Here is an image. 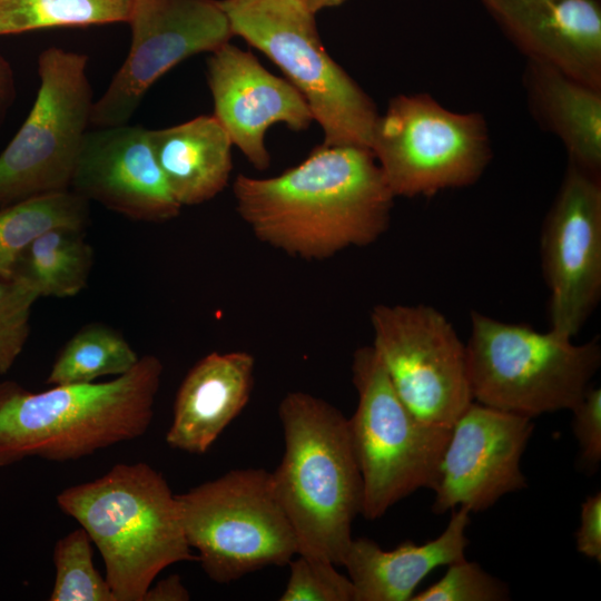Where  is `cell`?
<instances>
[{"instance_id":"1","label":"cell","mask_w":601,"mask_h":601,"mask_svg":"<svg viewBox=\"0 0 601 601\" xmlns=\"http://www.w3.org/2000/svg\"><path fill=\"white\" fill-rule=\"evenodd\" d=\"M233 193L259 242L304 260L375 243L395 198L371 149L324 144L277 176L238 175Z\"/></svg>"},{"instance_id":"2","label":"cell","mask_w":601,"mask_h":601,"mask_svg":"<svg viewBox=\"0 0 601 601\" xmlns=\"http://www.w3.org/2000/svg\"><path fill=\"white\" fill-rule=\"evenodd\" d=\"M164 366L139 357L102 383L56 385L39 393L0 383V467L27 457L63 462L144 435L152 421Z\"/></svg>"},{"instance_id":"3","label":"cell","mask_w":601,"mask_h":601,"mask_svg":"<svg viewBox=\"0 0 601 601\" xmlns=\"http://www.w3.org/2000/svg\"><path fill=\"white\" fill-rule=\"evenodd\" d=\"M278 416L285 450L270 473L295 532L297 554L342 565L363 499L348 418L327 401L303 391L282 398Z\"/></svg>"},{"instance_id":"4","label":"cell","mask_w":601,"mask_h":601,"mask_svg":"<svg viewBox=\"0 0 601 601\" xmlns=\"http://www.w3.org/2000/svg\"><path fill=\"white\" fill-rule=\"evenodd\" d=\"M57 503L96 544L117 601H144L164 569L197 561L176 494L147 463L116 464L99 479L65 489Z\"/></svg>"},{"instance_id":"5","label":"cell","mask_w":601,"mask_h":601,"mask_svg":"<svg viewBox=\"0 0 601 601\" xmlns=\"http://www.w3.org/2000/svg\"><path fill=\"white\" fill-rule=\"evenodd\" d=\"M466 346L473 401L533 418L572 410L601 364L597 338L577 344L549 328L471 312Z\"/></svg>"},{"instance_id":"6","label":"cell","mask_w":601,"mask_h":601,"mask_svg":"<svg viewBox=\"0 0 601 601\" xmlns=\"http://www.w3.org/2000/svg\"><path fill=\"white\" fill-rule=\"evenodd\" d=\"M234 36L266 55L305 98L324 145L370 149L373 100L325 50L315 14L298 0H218Z\"/></svg>"},{"instance_id":"7","label":"cell","mask_w":601,"mask_h":601,"mask_svg":"<svg viewBox=\"0 0 601 601\" xmlns=\"http://www.w3.org/2000/svg\"><path fill=\"white\" fill-rule=\"evenodd\" d=\"M187 542L208 578L239 580L298 553L292 524L265 469H237L177 494Z\"/></svg>"},{"instance_id":"8","label":"cell","mask_w":601,"mask_h":601,"mask_svg":"<svg viewBox=\"0 0 601 601\" xmlns=\"http://www.w3.org/2000/svg\"><path fill=\"white\" fill-rule=\"evenodd\" d=\"M357 407L348 431L359 469L361 514L382 518L420 489L432 490L451 428L418 420L401 401L372 345L352 361Z\"/></svg>"},{"instance_id":"9","label":"cell","mask_w":601,"mask_h":601,"mask_svg":"<svg viewBox=\"0 0 601 601\" xmlns=\"http://www.w3.org/2000/svg\"><path fill=\"white\" fill-rule=\"evenodd\" d=\"M370 149L393 195L408 198L471 186L492 158L484 117L449 110L427 93L394 97Z\"/></svg>"},{"instance_id":"10","label":"cell","mask_w":601,"mask_h":601,"mask_svg":"<svg viewBox=\"0 0 601 601\" xmlns=\"http://www.w3.org/2000/svg\"><path fill=\"white\" fill-rule=\"evenodd\" d=\"M88 56L50 47L38 57L39 89L0 154V208L70 190L93 107Z\"/></svg>"},{"instance_id":"11","label":"cell","mask_w":601,"mask_h":601,"mask_svg":"<svg viewBox=\"0 0 601 601\" xmlns=\"http://www.w3.org/2000/svg\"><path fill=\"white\" fill-rule=\"evenodd\" d=\"M373 343L405 406L421 421L452 427L473 402L466 346L449 319L425 305L378 304Z\"/></svg>"},{"instance_id":"12","label":"cell","mask_w":601,"mask_h":601,"mask_svg":"<svg viewBox=\"0 0 601 601\" xmlns=\"http://www.w3.org/2000/svg\"><path fill=\"white\" fill-rule=\"evenodd\" d=\"M128 55L93 102L90 124H128L150 87L183 60L234 37L218 0H132Z\"/></svg>"},{"instance_id":"13","label":"cell","mask_w":601,"mask_h":601,"mask_svg":"<svg viewBox=\"0 0 601 601\" xmlns=\"http://www.w3.org/2000/svg\"><path fill=\"white\" fill-rule=\"evenodd\" d=\"M540 249L550 329L573 338L601 297V175L568 164Z\"/></svg>"},{"instance_id":"14","label":"cell","mask_w":601,"mask_h":601,"mask_svg":"<svg viewBox=\"0 0 601 601\" xmlns=\"http://www.w3.org/2000/svg\"><path fill=\"white\" fill-rule=\"evenodd\" d=\"M533 427L528 416L473 401L451 428L432 487L433 512L484 511L526 487L521 457Z\"/></svg>"},{"instance_id":"15","label":"cell","mask_w":601,"mask_h":601,"mask_svg":"<svg viewBox=\"0 0 601 601\" xmlns=\"http://www.w3.org/2000/svg\"><path fill=\"white\" fill-rule=\"evenodd\" d=\"M207 81L214 117L258 170L270 164L266 132L275 124L306 130L314 120L308 104L285 78L263 67L250 52L227 42L210 52Z\"/></svg>"},{"instance_id":"16","label":"cell","mask_w":601,"mask_h":601,"mask_svg":"<svg viewBox=\"0 0 601 601\" xmlns=\"http://www.w3.org/2000/svg\"><path fill=\"white\" fill-rule=\"evenodd\" d=\"M70 189L139 221H168L183 208L158 166L148 129L141 126L88 130Z\"/></svg>"},{"instance_id":"17","label":"cell","mask_w":601,"mask_h":601,"mask_svg":"<svg viewBox=\"0 0 601 601\" xmlns=\"http://www.w3.org/2000/svg\"><path fill=\"white\" fill-rule=\"evenodd\" d=\"M526 60L601 88L600 0H480Z\"/></svg>"},{"instance_id":"18","label":"cell","mask_w":601,"mask_h":601,"mask_svg":"<svg viewBox=\"0 0 601 601\" xmlns=\"http://www.w3.org/2000/svg\"><path fill=\"white\" fill-rule=\"evenodd\" d=\"M254 371V356L243 351L211 352L200 358L177 391L166 443L205 454L248 403Z\"/></svg>"},{"instance_id":"19","label":"cell","mask_w":601,"mask_h":601,"mask_svg":"<svg viewBox=\"0 0 601 601\" xmlns=\"http://www.w3.org/2000/svg\"><path fill=\"white\" fill-rule=\"evenodd\" d=\"M470 510H452L445 530L423 544L405 541L393 550L358 538L352 540L343 566L354 588V601H411L418 584L434 569L465 558Z\"/></svg>"},{"instance_id":"20","label":"cell","mask_w":601,"mask_h":601,"mask_svg":"<svg viewBox=\"0 0 601 601\" xmlns=\"http://www.w3.org/2000/svg\"><path fill=\"white\" fill-rule=\"evenodd\" d=\"M523 80L531 114L562 141L569 164L601 175V88L532 60Z\"/></svg>"},{"instance_id":"21","label":"cell","mask_w":601,"mask_h":601,"mask_svg":"<svg viewBox=\"0 0 601 601\" xmlns=\"http://www.w3.org/2000/svg\"><path fill=\"white\" fill-rule=\"evenodd\" d=\"M167 185L181 207L204 204L227 186L233 170L231 140L214 116L148 129Z\"/></svg>"},{"instance_id":"22","label":"cell","mask_w":601,"mask_h":601,"mask_svg":"<svg viewBox=\"0 0 601 601\" xmlns=\"http://www.w3.org/2000/svg\"><path fill=\"white\" fill-rule=\"evenodd\" d=\"M93 249L85 229L58 227L39 236L18 259L12 278L38 297H72L86 286Z\"/></svg>"},{"instance_id":"23","label":"cell","mask_w":601,"mask_h":601,"mask_svg":"<svg viewBox=\"0 0 601 601\" xmlns=\"http://www.w3.org/2000/svg\"><path fill=\"white\" fill-rule=\"evenodd\" d=\"M89 201L65 190L30 197L0 208V278L11 279L23 252L58 227L86 229Z\"/></svg>"},{"instance_id":"24","label":"cell","mask_w":601,"mask_h":601,"mask_svg":"<svg viewBox=\"0 0 601 601\" xmlns=\"http://www.w3.org/2000/svg\"><path fill=\"white\" fill-rule=\"evenodd\" d=\"M139 361L127 339L115 328L91 323L62 347L49 372V385L91 383L107 375H122Z\"/></svg>"},{"instance_id":"25","label":"cell","mask_w":601,"mask_h":601,"mask_svg":"<svg viewBox=\"0 0 601 601\" xmlns=\"http://www.w3.org/2000/svg\"><path fill=\"white\" fill-rule=\"evenodd\" d=\"M132 0H0V37L127 22Z\"/></svg>"},{"instance_id":"26","label":"cell","mask_w":601,"mask_h":601,"mask_svg":"<svg viewBox=\"0 0 601 601\" xmlns=\"http://www.w3.org/2000/svg\"><path fill=\"white\" fill-rule=\"evenodd\" d=\"M91 539L81 526L57 541L50 601H117L93 565Z\"/></svg>"},{"instance_id":"27","label":"cell","mask_w":601,"mask_h":601,"mask_svg":"<svg viewBox=\"0 0 601 601\" xmlns=\"http://www.w3.org/2000/svg\"><path fill=\"white\" fill-rule=\"evenodd\" d=\"M288 562L289 575L280 601H354L348 577L329 560L297 554Z\"/></svg>"},{"instance_id":"28","label":"cell","mask_w":601,"mask_h":601,"mask_svg":"<svg viewBox=\"0 0 601 601\" xmlns=\"http://www.w3.org/2000/svg\"><path fill=\"white\" fill-rule=\"evenodd\" d=\"M510 599L508 585L465 558L447 565L445 574L411 601H502Z\"/></svg>"},{"instance_id":"29","label":"cell","mask_w":601,"mask_h":601,"mask_svg":"<svg viewBox=\"0 0 601 601\" xmlns=\"http://www.w3.org/2000/svg\"><path fill=\"white\" fill-rule=\"evenodd\" d=\"M39 297L24 284L0 278V375L9 372L30 334V315Z\"/></svg>"},{"instance_id":"30","label":"cell","mask_w":601,"mask_h":601,"mask_svg":"<svg viewBox=\"0 0 601 601\" xmlns=\"http://www.w3.org/2000/svg\"><path fill=\"white\" fill-rule=\"evenodd\" d=\"M571 412L581 462L595 469L601 461V388L590 385Z\"/></svg>"},{"instance_id":"31","label":"cell","mask_w":601,"mask_h":601,"mask_svg":"<svg viewBox=\"0 0 601 601\" xmlns=\"http://www.w3.org/2000/svg\"><path fill=\"white\" fill-rule=\"evenodd\" d=\"M579 553L601 562V492L589 495L581 504L580 525L575 532Z\"/></svg>"},{"instance_id":"32","label":"cell","mask_w":601,"mask_h":601,"mask_svg":"<svg viewBox=\"0 0 601 601\" xmlns=\"http://www.w3.org/2000/svg\"><path fill=\"white\" fill-rule=\"evenodd\" d=\"M190 594L177 574H171L151 584L144 601H187Z\"/></svg>"},{"instance_id":"33","label":"cell","mask_w":601,"mask_h":601,"mask_svg":"<svg viewBox=\"0 0 601 601\" xmlns=\"http://www.w3.org/2000/svg\"><path fill=\"white\" fill-rule=\"evenodd\" d=\"M17 96L16 76L8 59L0 52V127L14 104Z\"/></svg>"},{"instance_id":"34","label":"cell","mask_w":601,"mask_h":601,"mask_svg":"<svg viewBox=\"0 0 601 601\" xmlns=\"http://www.w3.org/2000/svg\"><path fill=\"white\" fill-rule=\"evenodd\" d=\"M314 14L323 9L338 7L347 0H298Z\"/></svg>"}]
</instances>
